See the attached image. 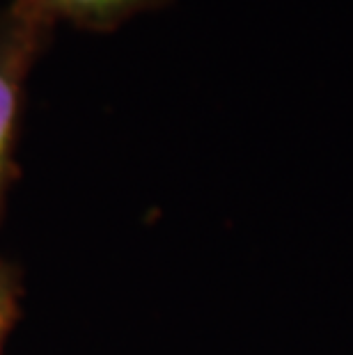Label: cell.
Wrapping results in <instances>:
<instances>
[{
	"label": "cell",
	"mask_w": 353,
	"mask_h": 355,
	"mask_svg": "<svg viewBox=\"0 0 353 355\" xmlns=\"http://www.w3.org/2000/svg\"><path fill=\"white\" fill-rule=\"evenodd\" d=\"M53 35L55 26L19 0H7L0 7V223L19 177L17 156L28 83Z\"/></svg>",
	"instance_id": "6da1fadb"
},
{
	"label": "cell",
	"mask_w": 353,
	"mask_h": 355,
	"mask_svg": "<svg viewBox=\"0 0 353 355\" xmlns=\"http://www.w3.org/2000/svg\"><path fill=\"white\" fill-rule=\"evenodd\" d=\"M49 24L85 33H112L149 12H159L172 0H19Z\"/></svg>",
	"instance_id": "7a4b0ae2"
},
{
	"label": "cell",
	"mask_w": 353,
	"mask_h": 355,
	"mask_svg": "<svg viewBox=\"0 0 353 355\" xmlns=\"http://www.w3.org/2000/svg\"><path fill=\"white\" fill-rule=\"evenodd\" d=\"M21 305H24V277L14 261L0 254V355L10 339L12 330L17 328Z\"/></svg>",
	"instance_id": "3957f363"
}]
</instances>
